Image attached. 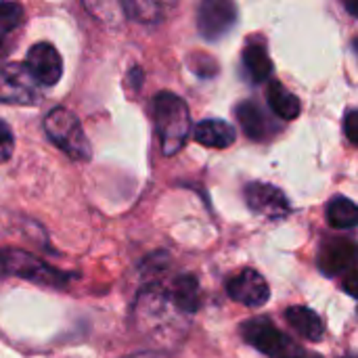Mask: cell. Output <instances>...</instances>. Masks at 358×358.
<instances>
[{"label":"cell","instance_id":"cell-1","mask_svg":"<svg viewBox=\"0 0 358 358\" xmlns=\"http://www.w3.org/2000/svg\"><path fill=\"white\" fill-rule=\"evenodd\" d=\"M136 317H138V325L151 336V338H170L176 340L178 336L174 334L176 329H180L185 334V315L170 298L168 289L157 287V285H149L147 289H143V294L138 296V304H136Z\"/></svg>","mask_w":358,"mask_h":358},{"label":"cell","instance_id":"cell-2","mask_svg":"<svg viewBox=\"0 0 358 358\" xmlns=\"http://www.w3.org/2000/svg\"><path fill=\"white\" fill-rule=\"evenodd\" d=\"M153 109H155V128L159 134L162 151H164V155L170 157L185 147V143L191 134L189 107L178 94L164 90V92L155 94Z\"/></svg>","mask_w":358,"mask_h":358},{"label":"cell","instance_id":"cell-3","mask_svg":"<svg viewBox=\"0 0 358 358\" xmlns=\"http://www.w3.org/2000/svg\"><path fill=\"white\" fill-rule=\"evenodd\" d=\"M44 130L48 138L71 159L76 162L90 159V143L82 130L80 120L69 109L63 107L52 109L44 120Z\"/></svg>","mask_w":358,"mask_h":358},{"label":"cell","instance_id":"cell-4","mask_svg":"<svg viewBox=\"0 0 358 358\" xmlns=\"http://www.w3.org/2000/svg\"><path fill=\"white\" fill-rule=\"evenodd\" d=\"M241 336L258 352L268 358H304V348L296 344L287 334L275 327L268 319L256 317L241 325Z\"/></svg>","mask_w":358,"mask_h":358},{"label":"cell","instance_id":"cell-5","mask_svg":"<svg viewBox=\"0 0 358 358\" xmlns=\"http://www.w3.org/2000/svg\"><path fill=\"white\" fill-rule=\"evenodd\" d=\"M0 275H15L19 279L50 287H61L69 279L67 275H61L36 256L21 250H0Z\"/></svg>","mask_w":358,"mask_h":358},{"label":"cell","instance_id":"cell-6","mask_svg":"<svg viewBox=\"0 0 358 358\" xmlns=\"http://www.w3.org/2000/svg\"><path fill=\"white\" fill-rule=\"evenodd\" d=\"M237 23L235 0H201L197 10V27L206 40H218Z\"/></svg>","mask_w":358,"mask_h":358},{"label":"cell","instance_id":"cell-7","mask_svg":"<svg viewBox=\"0 0 358 358\" xmlns=\"http://www.w3.org/2000/svg\"><path fill=\"white\" fill-rule=\"evenodd\" d=\"M40 101L36 80L29 76L25 65L10 63L0 71V103L34 105Z\"/></svg>","mask_w":358,"mask_h":358},{"label":"cell","instance_id":"cell-8","mask_svg":"<svg viewBox=\"0 0 358 358\" xmlns=\"http://www.w3.org/2000/svg\"><path fill=\"white\" fill-rule=\"evenodd\" d=\"M245 201L252 212L271 220L285 218L292 212V206L283 191L266 182H250L245 187Z\"/></svg>","mask_w":358,"mask_h":358},{"label":"cell","instance_id":"cell-9","mask_svg":"<svg viewBox=\"0 0 358 358\" xmlns=\"http://www.w3.org/2000/svg\"><path fill=\"white\" fill-rule=\"evenodd\" d=\"M227 292H229L231 300H235L243 306H250V308H260L271 298L266 279L254 268H243L241 273H237L227 283Z\"/></svg>","mask_w":358,"mask_h":358},{"label":"cell","instance_id":"cell-10","mask_svg":"<svg viewBox=\"0 0 358 358\" xmlns=\"http://www.w3.org/2000/svg\"><path fill=\"white\" fill-rule=\"evenodd\" d=\"M29 76L42 86H55L63 76V61L50 42H38L27 50L25 63Z\"/></svg>","mask_w":358,"mask_h":358},{"label":"cell","instance_id":"cell-11","mask_svg":"<svg viewBox=\"0 0 358 358\" xmlns=\"http://www.w3.org/2000/svg\"><path fill=\"white\" fill-rule=\"evenodd\" d=\"M355 258H357V248L348 239H329L323 243L321 254H319V266L323 273L336 277L340 273H346L355 268Z\"/></svg>","mask_w":358,"mask_h":358},{"label":"cell","instance_id":"cell-12","mask_svg":"<svg viewBox=\"0 0 358 358\" xmlns=\"http://www.w3.org/2000/svg\"><path fill=\"white\" fill-rule=\"evenodd\" d=\"M120 6L132 21L155 25L172 13L176 0H120Z\"/></svg>","mask_w":358,"mask_h":358},{"label":"cell","instance_id":"cell-13","mask_svg":"<svg viewBox=\"0 0 358 358\" xmlns=\"http://www.w3.org/2000/svg\"><path fill=\"white\" fill-rule=\"evenodd\" d=\"M235 115H237V122H239L241 130L252 141H264L273 132V126H271L268 117L264 115V111L254 101L239 103L237 109H235Z\"/></svg>","mask_w":358,"mask_h":358},{"label":"cell","instance_id":"cell-14","mask_svg":"<svg viewBox=\"0 0 358 358\" xmlns=\"http://www.w3.org/2000/svg\"><path fill=\"white\" fill-rule=\"evenodd\" d=\"M193 136L199 145L212 147V149H227L235 143V130L231 124L222 120H203L195 126Z\"/></svg>","mask_w":358,"mask_h":358},{"label":"cell","instance_id":"cell-15","mask_svg":"<svg viewBox=\"0 0 358 358\" xmlns=\"http://www.w3.org/2000/svg\"><path fill=\"white\" fill-rule=\"evenodd\" d=\"M285 319H287V323L300 336H304L310 342H319L325 336V327H323L321 317L315 310L306 308V306H292V308H287Z\"/></svg>","mask_w":358,"mask_h":358},{"label":"cell","instance_id":"cell-16","mask_svg":"<svg viewBox=\"0 0 358 358\" xmlns=\"http://www.w3.org/2000/svg\"><path fill=\"white\" fill-rule=\"evenodd\" d=\"M172 302L185 313V315H193L199 308V283L193 275H180L172 281L170 289H168Z\"/></svg>","mask_w":358,"mask_h":358},{"label":"cell","instance_id":"cell-17","mask_svg":"<svg viewBox=\"0 0 358 358\" xmlns=\"http://www.w3.org/2000/svg\"><path fill=\"white\" fill-rule=\"evenodd\" d=\"M243 71L254 84H262L273 73V61L262 44H248L243 50Z\"/></svg>","mask_w":358,"mask_h":358},{"label":"cell","instance_id":"cell-18","mask_svg":"<svg viewBox=\"0 0 358 358\" xmlns=\"http://www.w3.org/2000/svg\"><path fill=\"white\" fill-rule=\"evenodd\" d=\"M266 99L271 109L281 117V120H296L302 111V105L294 92H289L281 82H271L266 90Z\"/></svg>","mask_w":358,"mask_h":358},{"label":"cell","instance_id":"cell-19","mask_svg":"<svg viewBox=\"0 0 358 358\" xmlns=\"http://www.w3.org/2000/svg\"><path fill=\"white\" fill-rule=\"evenodd\" d=\"M327 220L334 229H355L358 222L357 203L348 197H334L327 206Z\"/></svg>","mask_w":358,"mask_h":358},{"label":"cell","instance_id":"cell-20","mask_svg":"<svg viewBox=\"0 0 358 358\" xmlns=\"http://www.w3.org/2000/svg\"><path fill=\"white\" fill-rule=\"evenodd\" d=\"M23 21V6L13 0H0V29L10 31Z\"/></svg>","mask_w":358,"mask_h":358},{"label":"cell","instance_id":"cell-21","mask_svg":"<svg viewBox=\"0 0 358 358\" xmlns=\"http://www.w3.org/2000/svg\"><path fill=\"white\" fill-rule=\"evenodd\" d=\"M13 147H15L13 132L8 128V124L0 122V164H4L13 155Z\"/></svg>","mask_w":358,"mask_h":358},{"label":"cell","instance_id":"cell-22","mask_svg":"<svg viewBox=\"0 0 358 358\" xmlns=\"http://www.w3.org/2000/svg\"><path fill=\"white\" fill-rule=\"evenodd\" d=\"M344 128H346V136H348V141L350 143H355L357 145V134H358V113L355 109H350L348 113H346V120H344Z\"/></svg>","mask_w":358,"mask_h":358},{"label":"cell","instance_id":"cell-23","mask_svg":"<svg viewBox=\"0 0 358 358\" xmlns=\"http://www.w3.org/2000/svg\"><path fill=\"white\" fill-rule=\"evenodd\" d=\"M128 358H164L162 355H157V352H141V355H134V357H128Z\"/></svg>","mask_w":358,"mask_h":358},{"label":"cell","instance_id":"cell-24","mask_svg":"<svg viewBox=\"0 0 358 358\" xmlns=\"http://www.w3.org/2000/svg\"><path fill=\"white\" fill-rule=\"evenodd\" d=\"M346 6H348V10H350V15H358V8H357V0H346Z\"/></svg>","mask_w":358,"mask_h":358}]
</instances>
